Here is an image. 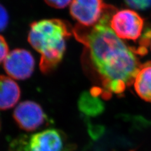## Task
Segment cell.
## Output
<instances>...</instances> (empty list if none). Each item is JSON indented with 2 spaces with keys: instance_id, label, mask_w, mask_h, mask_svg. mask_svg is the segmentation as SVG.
Listing matches in <instances>:
<instances>
[{
  "instance_id": "cell-1",
  "label": "cell",
  "mask_w": 151,
  "mask_h": 151,
  "mask_svg": "<svg viewBox=\"0 0 151 151\" xmlns=\"http://www.w3.org/2000/svg\"><path fill=\"white\" fill-rule=\"evenodd\" d=\"M112 16L93 27L76 26L73 35L86 47V54L105 92L121 94L134 84L142 64L132 49L110 26Z\"/></svg>"
},
{
  "instance_id": "cell-2",
  "label": "cell",
  "mask_w": 151,
  "mask_h": 151,
  "mask_svg": "<svg viewBox=\"0 0 151 151\" xmlns=\"http://www.w3.org/2000/svg\"><path fill=\"white\" fill-rule=\"evenodd\" d=\"M73 30L68 22L60 19H45L30 25L28 40L41 55L39 65L42 73L50 74L58 67Z\"/></svg>"
},
{
  "instance_id": "cell-3",
  "label": "cell",
  "mask_w": 151,
  "mask_h": 151,
  "mask_svg": "<svg viewBox=\"0 0 151 151\" xmlns=\"http://www.w3.org/2000/svg\"><path fill=\"white\" fill-rule=\"evenodd\" d=\"M115 8L103 0H73L70 6L72 17L84 27H93L103 18L112 16Z\"/></svg>"
},
{
  "instance_id": "cell-4",
  "label": "cell",
  "mask_w": 151,
  "mask_h": 151,
  "mask_svg": "<svg viewBox=\"0 0 151 151\" xmlns=\"http://www.w3.org/2000/svg\"><path fill=\"white\" fill-rule=\"evenodd\" d=\"M25 151H70L65 135L55 129H49L19 140Z\"/></svg>"
},
{
  "instance_id": "cell-5",
  "label": "cell",
  "mask_w": 151,
  "mask_h": 151,
  "mask_svg": "<svg viewBox=\"0 0 151 151\" xmlns=\"http://www.w3.org/2000/svg\"><path fill=\"white\" fill-rule=\"evenodd\" d=\"M144 20L139 14L130 9H123L113 14L110 26L122 40H136L140 37L144 28Z\"/></svg>"
},
{
  "instance_id": "cell-6",
  "label": "cell",
  "mask_w": 151,
  "mask_h": 151,
  "mask_svg": "<svg viewBox=\"0 0 151 151\" xmlns=\"http://www.w3.org/2000/svg\"><path fill=\"white\" fill-rule=\"evenodd\" d=\"M3 67L11 78L17 80L29 78L35 68V60L27 50L17 49L8 53L3 61Z\"/></svg>"
},
{
  "instance_id": "cell-7",
  "label": "cell",
  "mask_w": 151,
  "mask_h": 151,
  "mask_svg": "<svg viewBox=\"0 0 151 151\" xmlns=\"http://www.w3.org/2000/svg\"><path fill=\"white\" fill-rule=\"evenodd\" d=\"M13 116L18 127L27 132L37 130L47 121V116L41 106L32 101L20 103L14 110Z\"/></svg>"
},
{
  "instance_id": "cell-8",
  "label": "cell",
  "mask_w": 151,
  "mask_h": 151,
  "mask_svg": "<svg viewBox=\"0 0 151 151\" xmlns=\"http://www.w3.org/2000/svg\"><path fill=\"white\" fill-rule=\"evenodd\" d=\"M20 95L18 84L12 78L0 75V110H6L13 107L20 100Z\"/></svg>"
},
{
  "instance_id": "cell-9",
  "label": "cell",
  "mask_w": 151,
  "mask_h": 151,
  "mask_svg": "<svg viewBox=\"0 0 151 151\" xmlns=\"http://www.w3.org/2000/svg\"><path fill=\"white\" fill-rule=\"evenodd\" d=\"M134 88L140 98L145 101L151 103V63H145L137 74Z\"/></svg>"
},
{
  "instance_id": "cell-10",
  "label": "cell",
  "mask_w": 151,
  "mask_h": 151,
  "mask_svg": "<svg viewBox=\"0 0 151 151\" xmlns=\"http://www.w3.org/2000/svg\"><path fill=\"white\" fill-rule=\"evenodd\" d=\"M80 111L87 116L98 115L104 110L103 102L91 92L81 94L78 102Z\"/></svg>"
},
{
  "instance_id": "cell-11",
  "label": "cell",
  "mask_w": 151,
  "mask_h": 151,
  "mask_svg": "<svg viewBox=\"0 0 151 151\" xmlns=\"http://www.w3.org/2000/svg\"><path fill=\"white\" fill-rule=\"evenodd\" d=\"M128 5L137 9H145L151 6V0H125Z\"/></svg>"
},
{
  "instance_id": "cell-12",
  "label": "cell",
  "mask_w": 151,
  "mask_h": 151,
  "mask_svg": "<svg viewBox=\"0 0 151 151\" xmlns=\"http://www.w3.org/2000/svg\"><path fill=\"white\" fill-rule=\"evenodd\" d=\"M8 14L1 4H0V32L3 31L8 24Z\"/></svg>"
},
{
  "instance_id": "cell-13",
  "label": "cell",
  "mask_w": 151,
  "mask_h": 151,
  "mask_svg": "<svg viewBox=\"0 0 151 151\" xmlns=\"http://www.w3.org/2000/svg\"><path fill=\"white\" fill-rule=\"evenodd\" d=\"M49 6L55 8H64L71 3L73 0H44Z\"/></svg>"
},
{
  "instance_id": "cell-14",
  "label": "cell",
  "mask_w": 151,
  "mask_h": 151,
  "mask_svg": "<svg viewBox=\"0 0 151 151\" xmlns=\"http://www.w3.org/2000/svg\"><path fill=\"white\" fill-rule=\"evenodd\" d=\"M8 54V46L4 37L0 35V63L6 59Z\"/></svg>"
},
{
  "instance_id": "cell-15",
  "label": "cell",
  "mask_w": 151,
  "mask_h": 151,
  "mask_svg": "<svg viewBox=\"0 0 151 151\" xmlns=\"http://www.w3.org/2000/svg\"><path fill=\"white\" fill-rule=\"evenodd\" d=\"M1 119H0V129H1Z\"/></svg>"
},
{
  "instance_id": "cell-16",
  "label": "cell",
  "mask_w": 151,
  "mask_h": 151,
  "mask_svg": "<svg viewBox=\"0 0 151 151\" xmlns=\"http://www.w3.org/2000/svg\"><path fill=\"white\" fill-rule=\"evenodd\" d=\"M150 48H151V42H150Z\"/></svg>"
}]
</instances>
